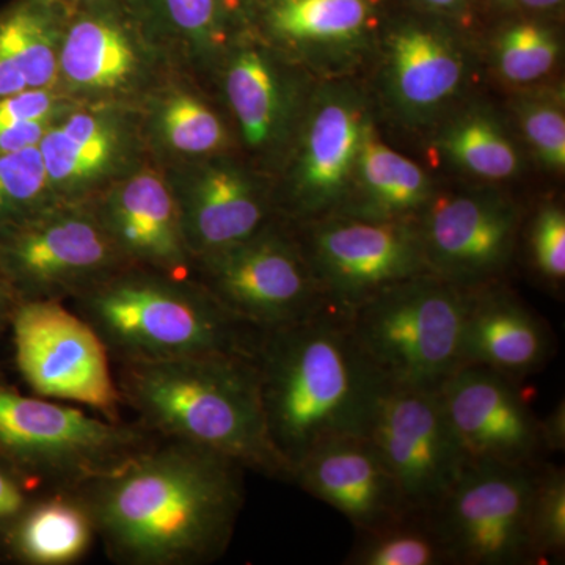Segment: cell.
I'll return each instance as SVG.
<instances>
[{"mask_svg": "<svg viewBox=\"0 0 565 565\" xmlns=\"http://www.w3.org/2000/svg\"><path fill=\"white\" fill-rule=\"evenodd\" d=\"M17 302V296L0 267V341H2L3 334L9 333L11 315H13Z\"/></svg>", "mask_w": 565, "mask_h": 565, "instance_id": "cell-42", "label": "cell"}, {"mask_svg": "<svg viewBox=\"0 0 565 565\" xmlns=\"http://www.w3.org/2000/svg\"><path fill=\"white\" fill-rule=\"evenodd\" d=\"M434 196L426 172L392 150L366 126L343 206L334 215L375 222H415Z\"/></svg>", "mask_w": 565, "mask_h": 565, "instance_id": "cell-21", "label": "cell"}, {"mask_svg": "<svg viewBox=\"0 0 565 565\" xmlns=\"http://www.w3.org/2000/svg\"><path fill=\"white\" fill-rule=\"evenodd\" d=\"M202 285L258 333L329 307L297 234L267 223L243 243L195 259Z\"/></svg>", "mask_w": 565, "mask_h": 565, "instance_id": "cell-9", "label": "cell"}, {"mask_svg": "<svg viewBox=\"0 0 565 565\" xmlns=\"http://www.w3.org/2000/svg\"><path fill=\"white\" fill-rule=\"evenodd\" d=\"M426 9L445 14H459L465 10L467 0H418Z\"/></svg>", "mask_w": 565, "mask_h": 565, "instance_id": "cell-43", "label": "cell"}, {"mask_svg": "<svg viewBox=\"0 0 565 565\" xmlns=\"http://www.w3.org/2000/svg\"><path fill=\"white\" fill-rule=\"evenodd\" d=\"M0 35L17 55L29 88H47L57 71L54 41L46 18L24 3L0 17Z\"/></svg>", "mask_w": 565, "mask_h": 565, "instance_id": "cell-30", "label": "cell"}, {"mask_svg": "<svg viewBox=\"0 0 565 565\" xmlns=\"http://www.w3.org/2000/svg\"><path fill=\"white\" fill-rule=\"evenodd\" d=\"M98 541L87 504L76 490L36 494L11 531L2 561L20 565L81 563Z\"/></svg>", "mask_w": 565, "mask_h": 565, "instance_id": "cell-22", "label": "cell"}, {"mask_svg": "<svg viewBox=\"0 0 565 565\" xmlns=\"http://www.w3.org/2000/svg\"><path fill=\"white\" fill-rule=\"evenodd\" d=\"M527 255L533 273L553 289L565 280V214L559 204L546 203L527 228Z\"/></svg>", "mask_w": 565, "mask_h": 565, "instance_id": "cell-34", "label": "cell"}, {"mask_svg": "<svg viewBox=\"0 0 565 565\" xmlns=\"http://www.w3.org/2000/svg\"><path fill=\"white\" fill-rule=\"evenodd\" d=\"M537 465L468 462L430 512L455 565H534L527 509Z\"/></svg>", "mask_w": 565, "mask_h": 565, "instance_id": "cell-11", "label": "cell"}, {"mask_svg": "<svg viewBox=\"0 0 565 565\" xmlns=\"http://www.w3.org/2000/svg\"><path fill=\"white\" fill-rule=\"evenodd\" d=\"M62 131L81 143L82 147L92 148V150L114 152V134L98 118L90 114H76L62 126Z\"/></svg>", "mask_w": 565, "mask_h": 565, "instance_id": "cell-39", "label": "cell"}, {"mask_svg": "<svg viewBox=\"0 0 565 565\" xmlns=\"http://www.w3.org/2000/svg\"><path fill=\"white\" fill-rule=\"evenodd\" d=\"M54 107L55 99L46 88H25L0 99V126L46 121Z\"/></svg>", "mask_w": 565, "mask_h": 565, "instance_id": "cell-37", "label": "cell"}, {"mask_svg": "<svg viewBox=\"0 0 565 565\" xmlns=\"http://www.w3.org/2000/svg\"><path fill=\"white\" fill-rule=\"evenodd\" d=\"M467 66L465 52L444 32L403 25L386 40V96L407 120H427L462 90Z\"/></svg>", "mask_w": 565, "mask_h": 565, "instance_id": "cell-19", "label": "cell"}, {"mask_svg": "<svg viewBox=\"0 0 565 565\" xmlns=\"http://www.w3.org/2000/svg\"><path fill=\"white\" fill-rule=\"evenodd\" d=\"M370 122L362 96L349 85H330L316 95L289 182L288 211L299 225L334 215L343 206Z\"/></svg>", "mask_w": 565, "mask_h": 565, "instance_id": "cell-15", "label": "cell"}, {"mask_svg": "<svg viewBox=\"0 0 565 565\" xmlns=\"http://www.w3.org/2000/svg\"><path fill=\"white\" fill-rule=\"evenodd\" d=\"M126 266L95 212L47 206L0 228V267L18 300L66 303Z\"/></svg>", "mask_w": 565, "mask_h": 565, "instance_id": "cell-8", "label": "cell"}, {"mask_svg": "<svg viewBox=\"0 0 565 565\" xmlns=\"http://www.w3.org/2000/svg\"><path fill=\"white\" fill-rule=\"evenodd\" d=\"M140 423L29 396L0 377V460L40 492H70L156 444Z\"/></svg>", "mask_w": 565, "mask_h": 565, "instance_id": "cell-5", "label": "cell"}, {"mask_svg": "<svg viewBox=\"0 0 565 565\" xmlns=\"http://www.w3.org/2000/svg\"><path fill=\"white\" fill-rule=\"evenodd\" d=\"M500 2H509V3H514L515 0H500Z\"/></svg>", "mask_w": 565, "mask_h": 565, "instance_id": "cell-46", "label": "cell"}, {"mask_svg": "<svg viewBox=\"0 0 565 565\" xmlns=\"http://www.w3.org/2000/svg\"><path fill=\"white\" fill-rule=\"evenodd\" d=\"M255 359L192 356L169 362L117 363L122 404L161 440L226 457L244 468L291 482L264 422Z\"/></svg>", "mask_w": 565, "mask_h": 565, "instance_id": "cell-3", "label": "cell"}, {"mask_svg": "<svg viewBox=\"0 0 565 565\" xmlns=\"http://www.w3.org/2000/svg\"><path fill=\"white\" fill-rule=\"evenodd\" d=\"M348 565H455L430 512L407 511L356 533Z\"/></svg>", "mask_w": 565, "mask_h": 565, "instance_id": "cell-25", "label": "cell"}, {"mask_svg": "<svg viewBox=\"0 0 565 565\" xmlns=\"http://www.w3.org/2000/svg\"><path fill=\"white\" fill-rule=\"evenodd\" d=\"M40 493L44 492L29 484L13 468L0 460V561L11 531Z\"/></svg>", "mask_w": 565, "mask_h": 565, "instance_id": "cell-36", "label": "cell"}, {"mask_svg": "<svg viewBox=\"0 0 565 565\" xmlns=\"http://www.w3.org/2000/svg\"><path fill=\"white\" fill-rule=\"evenodd\" d=\"M162 126L170 145L189 154L217 150L225 141L217 115L191 96H177L167 104Z\"/></svg>", "mask_w": 565, "mask_h": 565, "instance_id": "cell-33", "label": "cell"}, {"mask_svg": "<svg viewBox=\"0 0 565 565\" xmlns=\"http://www.w3.org/2000/svg\"><path fill=\"white\" fill-rule=\"evenodd\" d=\"M125 262L185 277L193 262L180 204L154 173H140L125 182L98 212Z\"/></svg>", "mask_w": 565, "mask_h": 565, "instance_id": "cell-18", "label": "cell"}, {"mask_svg": "<svg viewBox=\"0 0 565 565\" xmlns=\"http://www.w3.org/2000/svg\"><path fill=\"white\" fill-rule=\"evenodd\" d=\"M297 237L323 299L345 313L427 273L416 222L329 215L300 225Z\"/></svg>", "mask_w": 565, "mask_h": 565, "instance_id": "cell-10", "label": "cell"}, {"mask_svg": "<svg viewBox=\"0 0 565 565\" xmlns=\"http://www.w3.org/2000/svg\"><path fill=\"white\" fill-rule=\"evenodd\" d=\"M58 63L79 87L114 88L132 73L136 55L128 39L109 22L85 20L71 29Z\"/></svg>", "mask_w": 565, "mask_h": 565, "instance_id": "cell-27", "label": "cell"}, {"mask_svg": "<svg viewBox=\"0 0 565 565\" xmlns=\"http://www.w3.org/2000/svg\"><path fill=\"white\" fill-rule=\"evenodd\" d=\"M9 333L18 373L33 394L122 419L109 352L73 308L57 300H18Z\"/></svg>", "mask_w": 565, "mask_h": 565, "instance_id": "cell-7", "label": "cell"}, {"mask_svg": "<svg viewBox=\"0 0 565 565\" xmlns=\"http://www.w3.org/2000/svg\"><path fill=\"white\" fill-rule=\"evenodd\" d=\"M555 353L548 323L501 282L471 291L462 333V363L484 366L522 384Z\"/></svg>", "mask_w": 565, "mask_h": 565, "instance_id": "cell-17", "label": "cell"}, {"mask_svg": "<svg viewBox=\"0 0 565 565\" xmlns=\"http://www.w3.org/2000/svg\"><path fill=\"white\" fill-rule=\"evenodd\" d=\"M47 182L74 184V181L88 180L102 172L111 156L90 150L70 139L62 128L46 131L39 143Z\"/></svg>", "mask_w": 565, "mask_h": 565, "instance_id": "cell-35", "label": "cell"}, {"mask_svg": "<svg viewBox=\"0 0 565 565\" xmlns=\"http://www.w3.org/2000/svg\"><path fill=\"white\" fill-rule=\"evenodd\" d=\"M50 188L39 145L0 152V228L29 217L44 207Z\"/></svg>", "mask_w": 565, "mask_h": 565, "instance_id": "cell-31", "label": "cell"}, {"mask_svg": "<svg viewBox=\"0 0 565 565\" xmlns=\"http://www.w3.org/2000/svg\"><path fill=\"white\" fill-rule=\"evenodd\" d=\"M217 2L230 10L237 9L241 6V0H217Z\"/></svg>", "mask_w": 565, "mask_h": 565, "instance_id": "cell-45", "label": "cell"}, {"mask_svg": "<svg viewBox=\"0 0 565 565\" xmlns=\"http://www.w3.org/2000/svg\"><path fill=\"white\" fill-rule=\"evenodd\" d=\"M516 120L526 143L546 170L565 167V114L563 93L542 92L520 96L514 103Z\"/></svg>", "mask_w": 565, "mask_h": 565, "instance_id": "cell-32", "label": "cell"}, {"mask_svg": "<svg viewBox=\"0 0 565 565\" xmlns=\"http://www.w3.org/2000/svg\"><path fill=\"white\" fill-rule=\"evenodd\" d=\"M71 308L95 330L115 364L207 355L255 359L262 338L202 282L159 270L122 267L73 299Z\"/></svg>", "mask_w": 565, "mask_h": 565, "instance_id": "cell-4", "label": "cell"}, {"mask_svg": "<svg viewBox=\"0 0 565 565\" xmlns=\"http://www.w3.org/2000/svg\"><path fill=\"white\" fill-rule=\"evenodd\" d=\"M437 147L457 169L482 180H509L520 172L514 141L487 111H468L449 122L438 136Z\"/></svg>", "mask_w": 565, "mask_h": 565, "instance_id": "cell-26", "label": "cell"}, {"mask_svg": "<svg viewBox=\"0 0 565 565\" xmlns=\"http://www.w3.org/2000/svg\"><path fill=\"white\" fill-rule=\"evenodd\" d=\"M542 438L546 452H563L565 449V404L564 399L557 403L546 418H541Z\"/></svg>", "mask_w": 565, "mask_h": 565, "instance_id": "cell-41", "label": "cell"}, {"mask_svg": "<svg viewBox=\"0 0 565 565\" xmlns=\"http://www.w3.org/2000/svg\"><path fill=\"white\" fill-rule=\"evenodd\" d=\"M241 2H243V0H241Z\"/></svg>", "mask_w": 565, "mask_h": 565, "instance_id": "cell-47", "label": "cell"}, {"mask_svg": "<svg viewBox=\"0 0 565 565\" xmlns=\"http://www.w3.org/2000/svg\"><path fill=\"white\" fill-rule=\"evenodd\" d=\"M493 57L498 73L509 84H534L555 70L559 40L546 25L516 22L498 36Z\"/></svg>", "mask_w": 565, "mask_h": 565, "instance_id": "cell-29", "label": "cell"}, {"mask_svg": "<svg viewBox=\"0 0 565 565\" xmlns=\"http://www.w3.org/2000/svg\"><path fill=\"white\" fill-rule=\"evenodd\" d=\"M170 18L182 31L199 39L215 33L217 0H163Z\"/></svg>", "mask_w": 565, "mask_h": 565, "instance_id": "cell-38", "label": "cell"}, {"mask_svg": "<svg viewBox=\"0 0 565 565\" xmlns=\"http://www.w3.org/2000/svg\"><path fill=\"white\" fill-rule=\"evenodd\" d=\"M181 215L193 262L243 243L270 223L259 189L232 167L207 170L182 204Z\"/></svg>", "mask_w": 565, "mask_h": 565, "instance_id": "cell-20", "label": "cell"}, {"mask_svg": "<svg viewBox=\"0 0 565 565\" xmlns=\"http://www.w3.org/2000/svg\"><path fill=\"white\" fill-rule=\"evenodd\" d=\"M244 473L226 457L159 438L76 492L115 564L207 565L232 544Z\"/></svg>", "mask_w": 565, "mask_h": 565, "instance_id": "cell-1", "label": "cell"}, {"mask_svg": "<svg viewBox=\"0 0 565 565\" xmlns=\"http://www.w3.org/2000/svg\"><path fill=\"white\" fill-rule=\"evenodd\" d=\"M270 28L318 62L359 52L375 25L374 0H277Z\"/></svg>", "mask_w": 565, "mask_h": 565, "instance_id": "cell-23", "label": "cell"}, {"mask_svg": "<svg viewBox=\"0 0 565 565\" xmlns=\"http://www.w3.org/2000/svg\"><path fill=\"white\" fill-rule=\"evenodd\" d=\"M226 95L250 147H266L277 137L288 109L285 88L262 52L243 51L234 57L226 73Z\"/></svg>", "mask_w": 565, "mask_h": 565, "instance_id": "cell-24", "label": "cell"}, {"mask_svg": "<svg viewBox=\"0 0 565 565\" xmlns=\"http://www.w3.org/2000/svg\"><path fill=\"white\" fill-rule=\"evenodd\" d=\"M437 392L468 462L537 465L548 457L541 418L519 382L462 364Z\"/></svg>", "mask_w": 565, "mask_h": 565, "instance_id": "cell-14", "label": "cell"}, {"mask_svg": "<svg viewBox=\"0 0 565 565\" xmlns=\"http://www.w3.org/2000/svg\"><path fill=\"white\" fill-rule=\"evenodd\" d=\"M515 2L530 10H548L563 3V0H515Z\"/></svg>", "mask_w": 565, "mask_h": 565, "instance_id": "cell-44", "label": "cell"}, {"mask_svg": "<svg viewBox=\"0 0 565 565\" xmlns=\"http://www.w3.org/2000/svg\"><path fill=\"white\" fill-rule=\"evenodd\" d=\"M253 362L267 434L291 481L316 446L366 435L388 386L356 343L349 313L330 305L263 333Z\"/></svg>", "mask_w": 565, "mask_h": 565, "instance_id": "cell-2", "label": "cell"}, {"mask_svg": "<svg viewBox=\"0 0 565 565\" xmlns=\"http://www.w3.org/2000/svg\"><path fill=\"white\" fill-rule=\"evenodd\" d=\"M527 535L535 564L563 563L565 557V471L559 465L541 462L535 467Z\"/></svg>", "mask_w": 565, "mask_h": 565, "instance_id": "cell-28", "label": "cell"}, {"mask_svg": "<svg viewBox=\"0 0 565 565\" xmlns=\"http://www.w3.org/2000/svg\"><path fill=\"white\" fill-rule=\"evenodd\" d=\"M366 437L411 511L433 512L468 465L437 390L386 386Z\"/></svg>", "mask_w": 565, "mask_h": 565, "instance_id": "cell-13", "label": "cell"}, {"mask_svg": "<svg viewBox=\"0 0 565 565\" xmlns=\"http://www.w3.org/2000/svg\"><path fill=\"white\" fill-rule=\"evenodd\" d=\"M471 291L426 273L349 313L356 343L388 386L438 390L462 366Z\"/></svg>", "mask_w": 565, "mask_h": 565, "instance_id": "cell-6", "label": "cell"}, {"mask_svg": "<svg viewBox=\"0 0 565 565\" xmlns=\"http://www.w3.org/2000/svg\"><path fill=\"white\" fill-rule=\"evenodd\" d=\"M25 88H29L28 81L17 61V55L0 35V99L25 90Z\"/></svg>", "mask_w": 565, "mask_h": 565, "instance_id": "cell-40", "label": "cell"}, {"mask_svg": "<svg viewBox=\"0 0 565 565\" xmlns=\"http://www.w3.org/2000/svg\"><path fill=\"white\" fill-rule=\"evenodd\" d=\"M291 482L341 512L355 533L411 511L366 435H343L316 446L294 468Z\"/></svg>", "mask_w": 565, "mask_h": 565, "instance_id": "cell-16", "label": "cell"}, {"mask_svg": "<svg viewBox=\"0 0 565 565\" xmlns=\"http://www.w3.org/2000/svg\"><path fill=\"white\" fill-rule=\"evenodd\" d=\"M415 222L427 273L476 291L500 282L514 262L522 210L492 189L434 193Z\"/></svg>", "mask_w": 565, "mask_h": 565, "instance_id": "cell-12", "label": "cell"}]
</instances>
